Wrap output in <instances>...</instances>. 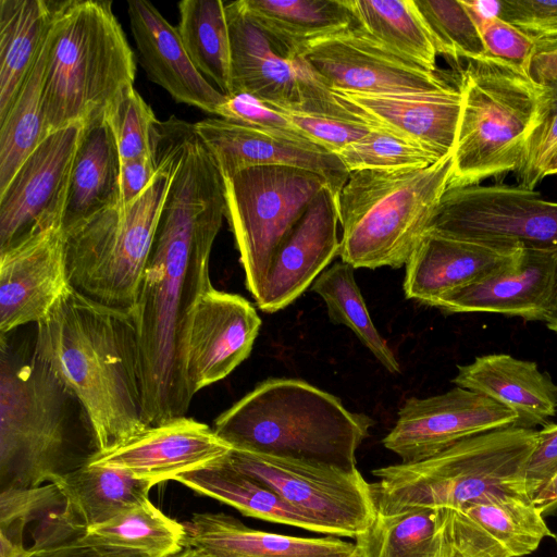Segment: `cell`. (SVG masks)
I'll use <instances>...</instances> for the list:
<instances>
[{
  "label": "cell",
  "instance_id": "cell-1",
  "mask_svg": "<svg viewBox=\"0 0 557 557\" xmlns=\"http://www.w3.org/2000/svg\"><path fill=\"white\" fill-rule=\"evenodd\" d=\"M36 325L34 350L82 405L97 451L149 428L129 311L96 301L70 285Z\"/></svg>",
  "mask_w": 557,
  "mask_h": 557
},
{
  "label": "cell",
  "instance_id": "cell-2",
  "mask_svg": "<svg viewBox=\"0 0 557 557\" xmlns=\"http://www.w3.org/2000/svg\"><path fill=\"white\" fill-rule=\"evenodd\" d=\"M373 421L296 379H269L222 412L213 430L233 449L351 470Z\"/></svg>",
  "mask_w": 557,
  "mask_h": 557
},
{
  "label": "cell",
  "instance_id": "cell-3",
  "mask_svg": "<svg viewBox=\"0 0 557 557\" xmlns=\"http://www.w3.org/2000/svg\"><path fill=\"white\" fill-rule=\"evenodd\" d=\"M55 373L25 345L0 341V481L38 487L85 465L74 446V404Z\"/></svg>",
  "mask_w": 557,
  "mask_h": 557
},
{
  "label": "cell",
  "instance_id": "cell-4",
  "mask_svg": "<svg viewBox=\"0 0 557 557\" xmlns=\"http://www.w3.org/2000/svg\"><path fill=\"white\" fill-rule=\"evenodd\" d=\"M135 72L111 1H55L42 83L46 135L104 116Z\"/></svg>",
  "mask_w": 557,
  "mask_h": 557
},
{
  "label": "cell",
  "instance_id": "cell-5",
  "mask_svg": "<svg viewBox=\"0 0 557 557\" xmlns=\"http://www.w3.org/2000/svg\"><path fill=\"white\" fill-rule=\"evenodd\" d=\"M536 436V430L521 425L496 429L421 461L374 469L379 479L371 484L375 509L384 513L410 507L462 510L496 498L530 500L522 472Z\"/></svg>",
  "mask_w": 557,
  "mask_h": 557
},
{
  "label": "cell",
  "instance_id": "cell-6",
  "mask_svg": "<svg viewBox=\"0 0 557 557\" xmlns=\"http://www.w3.org/2000/svg\"><path fill=\"white\" fill-rule=\"evenodd\" d=\"M451 154L424 168L349 172L337 200L341 260L354 269L406 265L447 190Z\"/></svg>",
  "mask_w": 557,
  "mask_h": 557
},
{
  "label": "cell",
  "instance_id": "cell-7",
  "mask_svg": "<svg viewBox=\"0 0 557 557\" xmlns=\"http://www.w3.org/2000/svg\"><path fill=\"white\" fill-rule=\"evenodd\" d=\"M461 110L447 189L517 172L543 85L517 64L490 54L459 71Z\"/></svg>",
  "mask_w": 557,
  "mask_h": 557
},
{
  "label": "cell",
  "instance_id": "cell-8",
  "mask_svg": "<svg viewBox=\"0 0 557 557\" xmlns=\"http://www.w3.org/2000/svg\"><path fill=\"white\" fill-rule=\"evenodd\" d=\"M158 172L134 202H120L64 233L70 284L103 305L129 311L154 244L171 182L173 147L163 122Z\"/></svg>",
  "mask_w": 557,
  "mask_h": 557
},
{
  "label": "cell",
  "instance_id": "cell-9",
  "mask_svg": "<svg viewBox=\"0 0 557 557\" xmlns=\"http://www.w3.org/2000/svg\"><path fill=\"white\" fill-rule=\"evenodd\" d=\"M223 180L225 216L256 300L281 242L329 184L317 172L290 165L252 166Z\"/></svg>",
  "mask_w": 557,
  "mask_h": 557
},
{
  "label": "cell",
  "instance_id": "cell-10",
  "mask_svg": "<svg viewBox=\"0 0 557 557\" xmlns=\"http://www.w3.org/2000/svg\"><path fill=\"white\" fill-rule=\"evenodd\" d=\"M426 232L504 250L557 252V201L519 185L451 188Z\"/></svg>",
  "mask_w": 557,
  "mask_h": 557
},
{
  "label": "cell",
  "instance_id": "cell-11",
  "mask_svg": "<svg viewBox=\"0 0 557 557\" xmlns=\"http://www.w3.org/2000/svg\"><path fill=\"white\" fill-rule=\"evenodd\" d=\"M228 460L314 519L327 535L356 537L375 517L371 484L357 468L347 470L235 449Z\"/></svg>",
  "mask_w": 557,
  "mask_h": 557
},
{
  "label": "cell",
  "instance_id": "cell-12",
  "mask_svg": "<svg viewBox=\"0 0 557 557\" xmlns=\"http://www.w3.org/2000/svg\"><path fill=\"white\" fill-rule=\"evenodd\" d=\"M333 90L368 95L424 94L453 86L387 49L356 22L311 45L302 58Z\"/></svg>",
  "mask_w": 557,
  "mask_h": 557
},
{
  "label": "cell",
  "instance_id": "cell-13",
  "mask_svg": "<svg viewBox=\"0 0 557 557\" xmlns=\"http://www.w3.org/2000/svg\"><path fill=\"white\" fill-rule=\"evenodd\" d=\"M84 126L74 124L50 133L0 193V251L62 225Z\"/></svg>",
  "mask_w": 557,
  "mask_h": 557
},
{
  "label": "cell",
  "instance_id": "cell-14",
  "mask_svg": "<svg viewBox=\"0 0 557 557\" xmlns=\"http://www.w3.org/2000/svg\"><path fill=\"white\" fill-rule=\"evenodd\" d=\"M515 425L521 423L513 410L456 386L440 395L408 398L382 442L401 462L410 463L432 457L463 438Z\"/></svg>",
  "mask_w": 557,
  "mask_h": 557
},
{
  "label": "cell",
  "instance_id": "cell-15",
  "mask_svg": "<svg viewBox=\"0 0 557 557\" xmlns=\"http://www.w3.org/2000/svg\"><path fill=\"white\" fill-rule=\"evenodd\" d=\"M261 320L243 296L209 287L196 302L186 345L191 394L219 382L251 352Z\"/></svg>",
  "mask_w": 557,
  "mask_h": 557
},
{
  "label": "cell",
  "instance_id": "cell-16",
  "mask_svg": "<svg viewBox=\"0 0 557 557\" xmlns=\"http://www.w3.org/2000/svg\"><path fill=\"white\" fill-rule=\"evenodd\" d=\"M62 225L0 251V332L38 323L70 286Z\"/></svg>",
  "mask_w": 557,
  "mask_h": 557
},
{
  "label": "cell",
  "instance_id": "cell-17",
  "mask_svg": "<svg viewBox=\"0 0 557 557\" xmlns=\"http://www.w3.org/2000/svg\"><path fill=\"white\" fill-rule=\"evenodd\" d=\"M232 449L213 429L182 416L149 426L114 448L94 453L86 463L122 469L158 484L205 468Z\"/></svg>",
  "mask_w": 557,
  "mask_h": 557
},
{
  "label": "cell",
  "instance_id": "cell-18",
  "mask_svg": "<svg viewBox=\"0 0 557 557\" xmlns=\"http://www.w3.org/2000/svg\"><path fill=\"white\" fill-rule=\"evenodd\" d=\"M338 198L324 187L281 242L256 299L264 312L296 300L338 256Z\"/></svg>",
  "mask_w": 557,
  "mask_h": 557
},
{
  "label": "cell",
  "instance_id": "cell-19",
  "mask_svg": "<svg viewBox=\"0 0 557 557\" xmlns=\"http://www.w3.org/2000/svg\"><path fill=\"white\" fill-rule=\"evenodd\" d=\"M333 91L363 122L417 144L438 159L453 153L461 110L458 86L400 95Z\"/></svg>",
  "mask_w": 557,
  "mask_h": 557
},
{
  "label": "cell",
  "instance_id": "cell-20",
  "mask_svg": "<svg viewBox=\"0 0 557 557\" xmlns=\"http://www.w3.org/2000/svg\"><path fill=\"white\" fill-rule=\"evenodd\" d=\"M193 128L223 178L252 166H297L321 174L338 198L349 176L335 153L314 151L223 117L198 121Z\"/></svg>",
  "mask_w": 557,
  "mask_h": 557
},
{
  "label": "cell",
  "instance_id": "cell-21",
  "mask_svg": "<svg viewBox=\"0 0 557 557\" xmlns=\"http://www.w3.org/2000/svg\"><path fill=\"white\" fill-rule=\"evenodd\" d=\"M556 260V251L522 250L516 267L441 295L428 306L448 313L490 312L545 321Z\"/></svg>",
  "mask_w": 557,
  "mask_h": 557
},
{
  "label": "cell",
  "instance_id": "cell-22",
  "mask_svg": "<svg viewBox=\"0 0 557 557\" xmlns=\"http://www.w3.org/2000/svg\"><path fill=\"white\" fill-rule=\"evenodd\" d=\"M522 250H504L425 232L406 263L407 298L436 297L516 267Z\"/></svg>",
  "mask_w": 557,
  "mask_h": 557
},
{
  "label": "cell",
  "instance_id": "cell-23",
  "mask_svg": "<svg viewBox=\"0 0 557 557\" xmlns=\"http://www.w3.org/2000/svg\"><path fill=\"white\" fill-rule=\"evenodd\" d=\"M127 13L148 78L165 89L175 101L216 115L226 96L195 67L177 28L146 0L128 1Z\"/></svg>",
  "mask_w": 557,
  "mask_h": 557
},
{
  "label": "cell",
  "instance_id": "cell-24",
  "mask_svg": "<svg viewBox=\"0 0 557 557\" xmlns=\"http://www.w3.org/2000/svg\"><path fill=\"white\" fill-rule=\"evenodd\" d=\"M231 41L232 95L247 94L269 106L297 111L301 104L300 70L271 46L243 8L225 3Z\"/></svg>",
  "mask_w": 557,
  "mask_h": 557
},
{
  "label": "cell",
  "instance_id": "cell-25",
  "mask_svg": "<svg viewBox=\"0 0 557 557\" xmlns=\"http://www.w3.org/2000/svg\"><path fill=\"white\" fill-rule=\"evenodd\" d=\"M184 524L186 546L209 557H349L356 548L332 535L298 537L255 530L223 512L195 513Z\"/></svg>",
  "mask_w": 557,
  "mask_h": 557
},
{
  "label": "cell",
  "instance_id": "cell-26",
  "mask_svg": "<svg viewBox=\"0 0 557 557\" xmlns=\"http://www.w3.org/2000/svg\"><path fill=\"white\" fill-rule=\"evenodd\" d=\"M457 368L456 386L510 408L522 426L544 424L556 414L557 385L533 361L492 354Z\"/></svg>",
  "mask_w": 557,
  "mask_h": 557
},
{
  "label": "cell",
  "instance_id": "cell-27",
  "mask_svg": "<svg viewBox=\"0 0 557 557\" xmlns=\"http://www.w3.org/2000/svg\"><path fill=\"white\" fill-rule=\"evenodd\" d=\"M273 49L302 59L311 45L357 22L349 0H240Z\"/></svg>",
  "mask_w": 557,
  "mask_h": 557
},
{
  "label": "cell",
  "instance_id": "cell-28",
  "mask_svg": "<svg viewBox=\"0 0 557 557\" xmlns=\"http://www.w3.org/2000/svg\"><path fill=\"white\" fill-rule=\"evenodd\" d=\"M120 169L117 146L104 116L85 124L72 166L63 233L120 202Z\"/></svg>",
  "mask_w": 557,
  "mask_h": 557
},
{
  "label": "cell",
  "instance_id": "cell-29",
  "mask_svg": "<svg viewBox=\"0 0 557 557\" xmlns=\"http://www.w3.org/2000/svg\"><path fill=\"white\" fill-rule=\"evenodd\" d=\"M174 481L245 516L327 534L320 523L288 504L270 486L236 469L228 455L205 468L180 474Z\"/></svg>",
  "mask_w": 557,
  "mask_h": 557
},
{
  "label": "cell",
  "instance_id": "cell-30",
  "mask_svg": "<svg viewBox=\"0 0 557 557\" xmlns=\"http://www.w3.org/2000/svg\"><path fill=\"white\" fill-rule=\"evenodd\" d=\"M54 10L50 0H0V121L44 48Z\"/></svg>",
  "mask_w": 557,
  "mask_h": 557
},
{
  "label": "cell",
  "instance_id": "cell-31",
  "mask_svg": "<svg viewBox=\"0 0 557 557\" xmlns=\"http://www.w3.org/2000/svg\"><path fill=\"white\" fill-rule=\"evenodd\" d=\"M86 528L102 524L149 500L156 484L116 468L85 463L53 482Z\"/></svg>",
  "mask_w": 557,
  "mask_h": 557
},
{
  "label": "cell",
  "instance_id": "cell-32",
  "mask_svg": "<svg viewBox=\"0 0 557 557\" xmlns=\"http://www.w3.org/2000/svg\"><path fill=\"white\" fill-rule=\"evenodd\" d=\"M355 539L362 557H443L445 508L376 511L370 525Z\"/></svg>",
  "mask_w": 557,
  "mask_h": 557
},
{
  "label": "cell",
  "instance_id": "cell-33",
  "mask_svg": "<svg viewBox=\"0 0 557 557\" xmlns=\"http://www.w3.org/2000/svg\"><path fill=\"white\" fill-rule=\"evenodd\" d=\"M186 540L185 524L146 500L108 522L86 528L77 543L134 550L148 557H172L187 548Z\"/></svg>",
  "mask_w": 557,
  "mask_h": 557
},
{
  "label": "cell",
  "instance_id": "cell-34",
  "mask_svg": "<svg viewBox=\"0 0 557 557\" xmlns=\"http://www.w3.org/2000/svg\"><path fill=\"white\" fill-rule=\"evenodd\" d=\"M177 32L183 46L202 76L230 97L231 41L225 2L221 0H183L178 2Z\"/></svg>",
  "mask_w": 557,
  "mask_h": 557
},
{
  "label": "cell",
  "instance_id": "cell-35",
  "mask_svg": "<svg viewBox=\"0 0 557 557\" xmlns=\"http://www.w3.org/2000/svg\"><path fill=\"white\" fill-rule=\"evenodd\" d=\"M360 26L397 55L437 72V52L414 0H349Z\"/></svg>",
  "mask_w": 557,
  "mask_h": 557
},
{
  "label": "cell",
  "instance_id": "cell-36",
  "mask_svg": "<svg viewBox=\"0 0 557 557\" xmlns=\"http://www.w3.org/2000/svg\"><path fill=\"white\" fill-rule=\"evenodd\" d=\"M47 48L48 37L12 107L0 121V193L5 189L27 157L47 137L42 109Z\"/></svg>",
  "mask_w": 557,
  "mask_h": 557
},
{
  "label": "cell",
  "instance_id": "cell-37",
  "mask_svg": "<svg viewBox=\"0 0 557 557\" xmlns=\"http://www.w3.org/2000/svg\"><path fill=\"white\" fill-rule=\"evenodd\" d=\"M312 290L324 300L334 324L352 331L387 371L400 372L395 355L372 322L350 264L341 260L326 268L313 282Z\"/></svg>",
  "mask_w": 557,
  "mask_h": 557
},
{
  "label": "cell",
  "instance_id": "cell-38",
  "mask_svg": "<svg viewBox=\"0 0 557 557\" xmlns=\"http://www.w3.org/2000/svg\"><path fill=\"white\" fill-rule=\"evenodd\" d=\"M462 511L500 544L510 557L535 552L553 533L534 504L522 498H496L472 504Z\"/></svg>",
  "mask_w": 557,
  "mask_h": 557
},
{
  "label": "cell",
  "instance_id": "cell-39",
  "mask_svg": "<svg viewBox=\"0 0 557 557\" xmlns=\"http://www.w3.org/2000/svg\"><path fill=\"white\" fill-rule=\"evenodd\" d=\"M437 55L453 63L487 55L479 25L465 3L459 0H414Z\"/></svg>",
  "mask_w": 557,
  "mask_h": 557
},
{
  "label": "cell",
  "instance_id": "cell-40",
  "mask_svg": "<svg viewBox=\"0 0 557 557\" xmlns=\"http://www.w3.org/2000/svg\"><path fill=\"white\" fill-rule=\"evenodd\" d=\"M104 119L114 136L121 162L157 156L161 122L133 86L115 97Z\"/></svg>",
  "mask_w": 557,
  "mask_h": 557
},
{
  "label": "cell",
  "instance_id": "cell-41",
  "mask_svg": "<svg viewBox=\"0 0 557 557\" xmlns=\"http://www.w3.org/2000/svg\"><path fill=\"white\" fill-rule=\"evenodd\" d=\"M335 154L349 172L424 168L441 160L417 144L381 128L372 129L368 135L347 145Z\"/></svg>",
  "mask_w": 557,
  "mask_h": 557
},
{
  "label": "cell",
  "instance_id": "cell-42",
  "mask_svg": "<svg viewBox=\"0 0 557 557\" xmlns=\"http://www.w3.org/2000/svg\"><path fill=\"white\" fill-rule=\"evenodd\" d=\"M543 85L534 123L528 134L520 168L519 186L534 189L544 178L545 169L557 151V78Z\"/></svg>",
  "mask_w": 557,
  "mask_h": 557
},
{
  "label": "cell",
  "instance_id": "cell-43",
  "mask_svg": "<svg viewBox=\"0 0 557 557\" xmlns=\"http://www.w3.org/2000/svg\"><path fill=\"white\" fill-rule=\"evenodd\" d=\"M216 115L301 147L327 152L306 137L282 110L271 107L250 95L236 94L226 97Z\"/></svg>",
  "mask_w": 557,
  "mask_h": 557
},
{
  "label": "cell",
  "instance_id": "cell-44",
  "mask_svg": "<svg viewBox=\"0 0 557 557\" xmlns=\"http://www.w3.org/2000/svg\"><path fill=\"white\" fill-rule=\"evenodd\" d=\"M497 16L528 35L536 52L557 48V1H499Z\"/></svg>",
  "mask_w": 557,
  "mask_h": 557
},
{
  "label": "cell",
  "instance_id": "cell-45",
  "mask_svg": "<svg viewBox=\"0 0 557 557\" xmlns=\"http://www.w3.org/2000/svg\"><path fill=\"white\" fill-rule=\"evenodd\" d=\"M280 110L289 117L292 123L306 137L330 153L338 152L347 145L364 137L372 129L376 128L361 122Z\"/></svg>",
  "mask_w": 557,
  "mask_h": 557
},
{
  "label": "cell",
  "instance_id": "cell-46",
  "mask_svg": "<svg viewBox=\"0 0 557 557\" xmlns=\"http://www.w3.org/2000/svg\"><path fill=\"white\" fill-rule=\"evenodd\" d=\"M465 3L479 25L487 53L529 71L530 63L536 52L534 41L519 28L497 15L484 17L473 11L467 1Z\"/></svg>",
  "mask_w": 557,
  "mask_h": 557
},
{
  "label": "cell",
  "instance_id": "cell-47",
  "mask_svg": "<svg viewBox=\"0 0 557 557\" xmlns=\"http://www.w3.org/2000/svg\"><path fill=\"white\" fill-rule=\"evenodd\" d=\"M443 557H510V555L462 511L445 508Z\"/></svg>",
  "mask_w": 557,
  "mask_h": 557
},
{
  "label": "cell",
  "instance_id": "cell-48",
  "mask_svg": "<svg viewBox=\"0 0 557 557\" xmlns=\"http://www.w3.org/2000/svg\"><path fill=\"white\" fill-rule=\"evenodd\" d=\"M557 475V424L547 423L537 431L536 443L522 472L523 488L533 503Z\"/></svg>",
  "mask_w": 557,
  "mask_h": 557
},
{
  "label": "cell",
  "instance_id": "cell-49",
  "mask_svg": "<svg viewBox=\"0 0 557 557\" xmlns=\"http://www.w3.org/2000/svg\"><path fill=\"white\" fill-rule=\"evenodd\" d=\"M158 168L157 156L122 161L120 169V203L127 206L138 199L152 183Z\"/></svg>",
  "mask_w": 557,
  "mask_h": 557
},
{
  "label": "cell",
  "instance_id": "cell-50",
  "mask_svg": "<svg viewBox=\"0 0 557 557\" xmlns=\"http://www.w3.org/2000/svg\"><path fill=\"white\" fill-rule=\"evenodd\" d=\"M27 557H148L141 553L104 547L83 545L76 542L29 553Z\"/></svg>",
  "mask_w": 557,
  "mask_h": 557
},
{
  "label": "cell",
  "instance_id": "cell-51",
  "mask_svg": "<svg viewBox=\"0 0 557 557\" xmlns=\"http://www.w3.org/2000/svg\"><path fill=\"white\" fill-rule=\"evenodd\" d=\"M533 504L543 517L557 511V475L545 490L537 495Z\"/></svg>",
  "mask_w": 557,
  "mask_h": 557
},
{
  "label": "cell",
  "instance_id": "cell-52",
  "mask_svg": "<svg viewBox=\"0 0 557 557\" xmlns=\"http://www.w3.org/2000/svg\"><path fill=\"white\" fill-rule=\"evenodd\" d=\"M544 322L546 323L549 330L557 333V260L555 268L553 296L550 300L549 310Z\"/></svg>",
  "mask_w": 557,
  "mask_h": 557
},
{
  "label": "cell",
  "instance_id": "cell-53",
  "mask_svg": "<svg viewBox=\"0 0 557 557\" xmlns=\"http://www.w3.org/2000/svg\"><path fill=\"white\" fill-rule=\"evenodd\" d=\"M555 174H557V151L553 154L552 159L549 160L544 172V177Z\"/></svg>",
  "mask_w": 557,
  "mask_h": 557
},
{
  "label": "cell",
  "instance_id": "cell-54",
  "mask_svg": "<svg viewBox=\"0 0 557 557\" xmlns=\"http://www.w3.org/2000/svg\"><path fill=\"white\" fill-rule=\"evenodd\" d=\"M172 557H209V556H207L206 554H203L197 549L187 547L180 554L172 556Z\"/></svg>",
  "mask_w": 557,
  "mask_h": 557
},
{
  "label": "cell",
  "instance_id": "cell-55",
  "mask_svg": "<svg viewBox=\"0 0 557 557\" xmlns=\"http://www.w3.org/2000/svg\"><path fill=\"white\" fill-rule=\"evenodd\" d=\"M349 557H362V556H361L360 552L356 547L355 550L352 552V554Z\"/></svg>",
  "mask_w": 557,
  "mask_h": 557
},
{
  "label": "cell",
  "instance_id": "cell-56",
  "mask_svg": "<svg viewBox=\"0 0 557 557\" xmlns=\"http://www.w3.org/2000/svg\"><path fill=\"white\" fill-rule=\"evenodd\" d=\"M554 537H555V543H556V546H557V534Z\"/></svg>",
  "mask_w": 557,
  "mask_h": 557
}]
</instances>
